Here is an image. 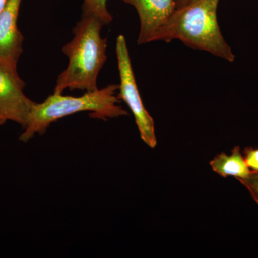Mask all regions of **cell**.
<instances>
[{
	"label": "cell",
	"instance_id": "4",
	"mask_svg": "<svg viewBox=\"0 0 258 258\" xmlns=\"http://www.w3.org/2000/svg\"><path fill=\"white\" fill-rule=\"evenodd\" d=\"M115 52L120 78L119 92L117 93V96L118 99L125 102L132 112L141 139L148 147L154 149L157 145L154 119L146 109L140 96L126 40L123 35L117 37Z\"/></svg>",
	"mask_w": 258,
	"mask_h": 258
},
{
	"label": "cell",
	"instance_id": "9",
	"mask_svg": "<svg viewBox=\"0 0 258 258\" xmlns=\"http://www.w3.org/2000/svg\"><path fill=\"white\" fill-rule=\"evenodd\" d=\"M83 15L95 17L104 25L111 23L113 16L107 8L108 0H83Z\"/></svg>",
	"mask_w": 258,
	"mask_h": 258
},
{
	"label": "cell",
	"instance_id": "6",
	"mask_svg": "<svg viewBox=\"0 0 258 258\" xmlns=\"http://www.w3.org/2000/svg\"><path fill=\"white\" fill-rule=\"evenodd\" d=\"M132 5L140 21L137 43L155 42L156 37L166 22L177 9L176 0H121Z\"/></svg>",
	"mask_w": 258,
	"mask_h": 258
},
{
	"label": "cell",
	"instance_id": "10",
	"mask_svg": "<svg viewBox=\"0 0 258 258\" xmlns=\"http://www.w3.org/2000/svg\"><path fill=\"white\" fill-rule=\"evenodd\" d=\"M237 181L247 189L258 205V172H252L245 179H238Z\"/></svg>",
	"mask_w": 258,
	"mask_h": 258
},
{
	"label": "cell",
	"instance_id": "14",
	"mask_svg": "<svg viewBox=\"0 0 258 258\" xmlns=\"http://www.w3.org/2000/svg\"><path fill=\"white\" fill-rule=\"evenodd\" d=\"M7 120L5 119L4 117L2 115L1 113H0V127L2 126V125H3L5 124V123H6Z\"/></svg>",
	"mask_w": 258,
	"mask_h": 258
},
{
	"label": "cell",
	"instance_id": "13",
	"mask_svg": "<svg viewBox=\"0 0 258 258\" xmlns=\"http://www.w3.org/2000/svg\"><path fill=\"white\" fill-rule=\"evenodd\" d=\"M9 0H0V13L3 11Z\"/></svg>",
	"mask_w": 258,
	"mask_h": 258
},
{
	"label": "cell",
	"instance_id": "2",
	"mask_svg": "<svg viewBox=\"0 0 258 258\" xmlns=\"http://www.w3.org/2000/svg\"><path fill=\"white\" fill-rule=\"evenodd\" d=\"M219 3L220 0H193L179 7L161 29L155 41L180 40L195 50L233 62L235 55L224 38L217 20Z\"/></svg>",
	"mask_w": 258,
	"mask_h": 258
},
{
	"label": "cell",
	"instance_id": "3",
	"mask_svg": "<svg viewBox=\"0 0 258 258\" xmlns=\"http://www.w3.org/2000/svg\"><path fill=\"white\" fill-rule=\"evenodd\" d=\"M118 91V84H110L79 97L50 95L42 103H34L20 140L28 142L36 134H45L54 122L80 112H91V118L101 120L128 115L119 105Z\"/></svg>",
	"mask_w": 258,
	"mask_h": 258
},
{
	"label": "cell",
	"instance_id": "7",
	"mask_svg": "<svg viewBox=\"0 0 258 258\" xmlns=\"http://www.w3.org/2000/svg\"><path fill=\"white\" fill-rule=\"evenodd\" d=\"M22 0H9L0 13V58L18 63L23 52V36L18 20Z\"/></svg>",
	"mask_w": 258,
	"mask_h": 258
},
{
	"label": "cell",
	"instance_id": "5",
	"mask_svg": "<svg viewBox=\"0 0 258 258\" xmlns=\"http://www.w3.org/2000/svg\"><path fill=\"white\" fill-rule=\"evenodd\" d=\"M16 62L0 58V113L7 120L26 125L35 102L24 93L25 83L18 72Z\"/></svg>",
	"mask_w": 258,
	"mask_h": 258
},
{
	"label": "cell",
	"instance_id": "1",
	"mask_svg": "<svg viewBox=\"0 0 258 258\" xmlns=\"http://www.w3.org/2000/svg\"><path fill=\"white\" fill-rule=\"evenodd\" d=\"M101 20L82 15L73 30L72 40L62 47L69 59L67 68L57 77L53 93L66 89L85 92L98 89V77L107 60V38L101 37Z\"/></svg>",
	"mask_w": 258,
	"mask_h": 258
},
{
	"label": "cell",
	"instance_id": "8",
	"mask_svg": "<svg viewBox=\"0 0 258 258\" xmlns=\"http://www.w3.org/2000/svg\"><path fill=\"white\" fill-rule=\"evenodd\" d=\"M212 170L222 177L233 176L236 179H245L252 173L244 161L240 147L236 146L230 155L222 152L210 162Z\"/></svg>",
	"mask_w": 258,
	"mask_h": 258
},
{
	"label": "cell",
	"instance_id": "11",
	"mask_svg": "<svg viewBox=\"0 0 258 258\" xmlns=\"http://www.w3.org/2000/svg\"><path fill=\"white\" fill-rule=\"evenodd\" d=\"M243 157L246 164L252 172H258V145L257 147H245Z\"/></svg>",
	"mask_w": 258,
	"mask_h": 258
},
{
	"label": "cell",
	"instance_id": "12",
	"mask_svg": "<svg viewBox=\"0 0 258 258\" xmlns=\"http://www.w3.org/2000/svg\"><path fill=\"white\" fill-rule=\"evenodd\" d=\"M193 0H176V5H177V8L179 7L184 6L185 5H187L188 3H191Z\"/></svg>",
	"mask_w": 258,
	"mask_h": 258
}]
</instances>
